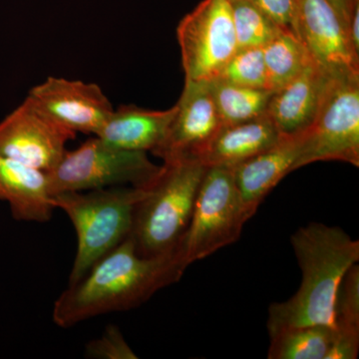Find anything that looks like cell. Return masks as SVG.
<instances>
[{"label": "cell", "instance_id": "obj_1", "mask_svg": "<svg viewBox=\"0 0 359 359\" xmlns=\"http://www.w3.org/2000/svg\"><path fill=\"white\" fill-rule=\"evenodd\" d=\"M187 268L178 247L159 256H141L129 235L83 278L68 285L54 302L52 320L69 328L95 316L137 308L158 290L179 282Z\"/></svg>", "mask_w": 359, "mask_h": 359}, {"label": "cell", "instance_id": "obj_2", "mask_svg": "<svg viewBox=\"0 0 359 359\" xmlns=\"http://www.w3.org/2000/svg\"><path fill=\"white\" fill-rule=\"evenodd\" d=\"M290 243L302 271L301 285L289 299L269 306V337L306 325L334 327L340 283L359 261L358 241L339 226L311 223L297 229Z\"/></svg>", "mask_w": 359, "mask_h": 359}, {"label": "cell", "instance_id": "obj_3", "mask_svg": "<svg viewBox=\"0 0 359 359\" xmlns=\"http://www.w3.org/2000/svg\"><path fill=\"white\" fill-rule=\"evenodd\" d=\"M147 189L116 186L52 197L74 226L77 250L68 285L83 278L101 257L121 244L132 231L135 210Z\"/></svg>", "mask_w": 359, "mask_h": 359}, {"label": "cell", "instance_id": "obj_4", "mask_svg": "<svg viewBox=\"0 0 359 359\" xmlns=\"http://www.w3.org/2000/svg\"><path fill=\"white\" fill-rule=\"evenodd\" d=\"M207 167L178 159L162 165L159 176L135 210L130 236L141 256L172 252L185 235Z\"/></svg>", "mask_w": 359, "mask_h": 359}, {"label": "cell", "instance_id": "obj_5", "mask_svg": "<svg viewBox=\"0 0 359 359\" xmlns=\"http://www.w3.org/2000/svg\"><path fill=\"white\" fill-rule=\"evenodd\" d=\"M250 218L236 186L233 169L208 167L190 224L178 245L184 264L189 266L237 242Z\"/></svg>", "mask_w": 359, "mask_h": 359}, {"label": "cell", "instance_id": "obj_6", "mask_svg": "<svg viewBox=\"0 0 359 359\" xmlns=\"http://www.w3.org/2000/svg\"><path fill=\"white\" fill-rule=\"evenodd\" d=\"M162 166L146 152L111 147L94 136L74 150H66L57 166L47 173L52 197L116 186L148 189Z\"/></svg>", "mask_w": 359, "mask_h": 359}, {"label": "cell", "instance_id": "obj_7", "mask_svg": "<svg viewBox=\"0 0 359 359\" xmlns=\"http://www.w3.org/2000/svg\"><path fill=\"white\" fill-rule=\"evenodd\" d=\"M321 161L359 166V74L332 75L316 119L304 131L297 170Z\"/></svg>", "mask_w": 359, "mask_h": 359}, {"label": "cell", "instance_id": "obj_8", "mask_svg": "<svg viewBox=\"0 0 359 359\" xmlns=\"http://www.w3.org/2000/svg\"><path fill=\"white\" fill-rule=\"evenodd\" d=\"M177 39L185 81L218 79L238 50L231 0H203L180 21Z\"/></svg>", "mask_w": 359, "mask_h": 359}, {"label": "cell", "instance_id": "obj_9", "mask_svg": "<svg viewBox=\"0 0 359 359\" xmlns=\"http://www.w3.org/2000/svg\"><path fill=\"white\" fill-rule=\"evenodd\" d=\"M76 135L52 121L26 97L0 121V155L48 173Z\"/></svg>", "mask_w": 359, "mask_h": 359}, {"label": "cell", "instance_id": "obj_10", "mask_svg": "<svg viewBox=\"0 0 359 359\" xmlns=\"http://www.w3.org/2000/svg\"><path fill=\"white\" fill-rule=\"evenodd\" d=\"M28 99L52 121L73 133H100L114 107L96 83L49 76L30 89Z\"/></svg>", "mask_w": 359, "mask_h": 359}, {"label": "cell", "instance_id": "obj_11", "mask_svg": "<svg viewBox=\"0 0 359 359\" xmlns=\"http://www.w3.org/2000/svg\"><path fill=\"white\" fill-rule=\"evenodd\" d=\"M294 32L313 60L330 74H359V55L327 0H295Z\"/></svg>", "mask_w": 359, "mask_h": 359}, {"label": "cell", "instance_id": "obj_12", "mask_svg": "<svg viewBox=\"0 0 359 359\" xmlns=\"http://www.w3.org/2000/svg\"><path fill=\"white\" fill-rule=\"evenodd\" d=\"M176 108L164 141L152 154L164 162L197 160L223 126L210 83L185 81Z\"/></svg>", "mask_w": 359, "mask_h": 359}, {"label": "cell", "instance_id": "obj_13", "mask_svg": "<svg viewBox=\"0 0 359 359\" xmlns=\"http://www.w3.org/2000/svg\"><path fill=\"white\" fill-rule=\"evenodd\" d=\"M332 74L313 61L273 91L266 115L282 136L304 133L313 124Z\"/></svg>", "mask_w": 359, "mask_h": 359}, {"label": "cell", "instance_id": "obj_14", "mask_svg": "<svg viewBox=\"0 0 359 359\" xmlns=\"http://www.w3.org/2000/svg\"><path fill=\"white\" fill-rule=\"evenodd\" d=\"M304 134L282 136L275 145L233 168L236 186L250 217L269 192L297 170Z\"/></svg>", "mask_w": 359, "mask_h": 359}, {"label": "cell", "instance_id": "obj_15", "mask_svg": "<svg viewBox=\"0 0 359 359\" xmlns=\"http://www.w3.org/2000/svg\"><path fill=\"white\" fill-rule=\"evenodd\" d=\"M0 201L16 221L46 223L55 210L45 172L0 155Z\"/></svg>", "mask_w": 359, "mask_h": 359}, {"label": "cell", "instance_id": "obj_16", "mask_svg": "<svg viewBox=\"0 0 359 359\" xmlns=\"http://www.w3.org/2000/svg\"><path fill=\"white\" fill-rule=\"evenodd\" d=\"M176 110V105L167 110L120 105L96 137L120 150L152 153L164 141Z\"/></svg>", "mask_w": 359, "mask_h": 359}, {"label": "cell", "instance_id": "obj_17", "mask_svg": "<svg viewBox=\"0 0 359 359\" xmlns=\"http://www.w3.org/2000/svg\"><path fill=\"white\" fill-rule=\"evenodd\" d=\"M275 125L264 114L237 124L223 125L198 161L205 167H237L280 140Z\"/></svg>", "mask_w": 359, "mask_h": 359}, {"label": "cell", "instance_id": "obj_18", "mask_svg": "<svg viewBox=\"0 0 359 359\" xmlns=\"http://www.w3.org/2000/svg\"><path fill=\"white\" fill-rule=\"evenodd\" d=\"M334 339L327 359H355L359 351V266L354 264L340 283L334 316Z\"/></svg>", "mask_w": 359, "mask_h": 359}, {"label": "cell", "instance_id": "obj_19", "mask_svg": "<svg viewBox=\"0 0 359 359\" xmlns=\"http://www.w3.org/2000/svg\"><path fill=\"white\" fill-rule=\"evenodd\" d=\"M269 89L276 91L297 77L313 59L301 39L280 29L263 47Z\"/></svg>", "mask_w": 359, "mask_h": 359}, {"label": "cell", "instance_id": "obj_20", "mask_svg": "<svg viewBox=\"0 0 359 359\" xmlns=\"http://www.w3.org/2000/svg\"><path fill=\"white\" fill-rule=\"evenodd\" d=\"M271 339L269 359H327L334 339V328L314 325L289 328Z\"/></svg>", "mask_w": 359, "mask_h": 359}, {"label": "cell", "instance_id": "obj_21", "mask_svg": "<svg viewBox=\"0 0 359 359\" xmlns=\"http://www.w3.org/2000/svg\"><path fill=\"white\" fill-rule=\"evenodd\" d=\"M210 87L223 125L237 124L266 114L273 91L228 83L221 79Z\"/></svg>", "mask_w": 359, "mask_h": 359}, {"label": "cell", "instance_id": "obj_22", "mask_svg": "<svg viewBox=\"0 0 359 359\" xmlns=\"http://www.w3.org/2000/svg\"><path fill=\"white\" fill-rule=\"evenodd\" d=\"M238 49L264 47L282 28L248 0H231Z\"/></svg>", "mask_w": 359, "mask_h": 359}, {"label": "cell", "instance_id": "obj_23", "mask_svg": "<svg viewBox=\"0 0 359 359\" xmlns=\"http://www.w3.org/2000/svg\"><path fill=\"white\" fill-rule=\"evenodd\" d=\"M218 79L238 86L269 90L263 47L238 48Z\"/></svg>", "mask_w": 359, "mask_h": 359}, {"label": "cell", "instance_id": "obj_24", "mask_svg": "<svg viewBox=\"0 0 359 359\" xmlns=\"http://www.w3.org/2000/svg\"><path fill=\"white\" fill-rule=\"evenodd\" d=\"M85 355L91 359L138 358L121 330L114 325H107L98 339L90 340L85 346Z\"/></svg>", "mask_w": 359, "mask_h": 359}, {"label": "cell", "instance_id": "obj_25", "mask_svg": "<svg viewBox=\"0 0 359 359\" xmlns=\"http://www.w3.org/2000/svg\"><path fill=\"white\" fill-rule=\"evenodd\" d=\"M248 1L254 4L278 27L295 33V0H248Z\"/></svg>", "mask_w": 359, "mask_h": 359}, {"label": "cell", "instance_id": "obj_26", "mask_svg": "<svg viewBox=\"0 0 359 359\" xmlns=\"http://www.w3.org/2000/svg\"><path fill=\"white\" fill-rule=\"evenodd\" d=\"M339 16L348 32V25L356 9L359 8V0H327Z\"/></svg>", "mask_w": 359, "mask_h": 359}, {"label": "cell", "instance_id": "obj_27", "mask_svg": "<svg viewBox=\"0 0 359 359\" xmlns=\"http://www.w3.org/2000/svg\"><path fill=\"white\" fill-rule=\"evenodd\" d=\"M348 36L354 51L359 55V8L356 9L349 22Z\"/></svg>", "mask_w": 359, "mask_h": 359}]
</instances>
